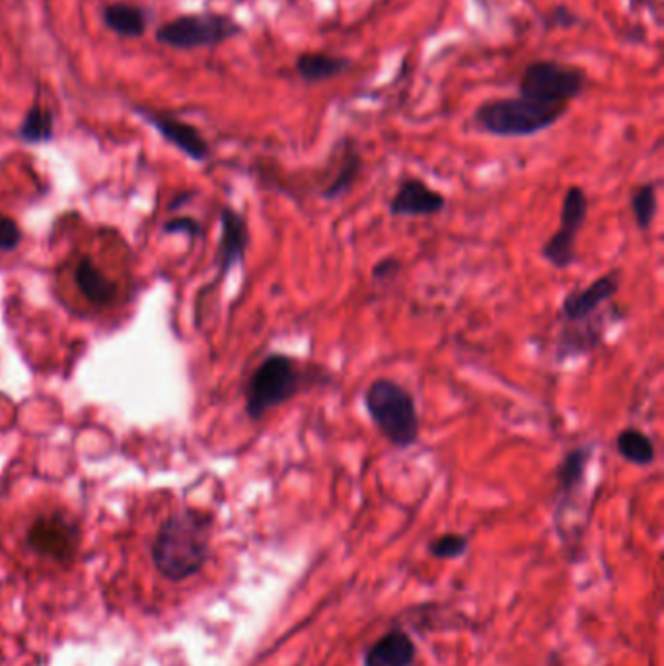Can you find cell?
Wrapping results in <instances>:
<instances>
[{
  "mask_svg": "<svg viewBox=\"0 0 664 666\" xmlns=\"http://www.w3.org/2000/svg\"><path fill=\"white\" fill-rule=\"evenodd\" d=\"M332 380L330 370L322 365H304L289 353H271L259 363L246 384V416L258 423L302 391L332 384Z\"/></svg>",
  "mask_w": 664,
  "mask_h": 666,
  "instance_id": "1",
  "label": "cell"
},
{
  "mask_svg": "<svg viewBox=\"0 0 664 666\" xmlns=\"http://www.w3.org/2000/svg\"><path fill=\"white\" fill-rule=\"evenodd\" d=\"M213 518L185 508L164 520L152 544V561L170 581H185L201 571L208 558Z\"/></svg>",
  "mask_w": 664,
  "mask_h": 666,
  "instance_id": "2",
  "label": "cell"
},
{
  "mask_svg": "<svg viewBox=\"0 0 664 666\" xmlns=\"http://www.w3.org/2000/svg\"><path fill=\"white\" fill-rule=\"evenodd\" d=\"M366 416L394 449L409 450L421 437L416 396L394 378H374L363 391Z\"/></svg>",
  "mask_w": 664,
  "mask_h": 666,
  "instance_id": "3",
  "label": "cell"
},
{
  "mask_svg": "<svg viewBox=\"0 0 664 666\" xmlns=\"http://www.w3.org/2000/svg\"><path fill=\"white\" fill-rule=\"evenodd\" d=\"M569 111L564 104H544L516 98H493L473 111V123L482 133L499 139H526L557 126Z\"/></svg>",
  "mask_w": 664,
  "mask_h": 666,
  "instance_id": "4",
  "label": "cell"
},
{
  "mask_svg": "<svg viewBox=\"0 0 664 666\" xmlns=\"http://www.w3.org/2000/svg\"><path fill=\"white\" fill-rule=\"evenodd\" d=\"M587 88V75L574 65L559 61H534L524 68L518 80V93L528 100L544 104H564L579 98Z\"/></svg>",
  "mask_w": 664,
  "mask_h": 666,
  "instance_id": "5",
  "label": "cell"
},
{
  "mask_svg": "<svg viewBox=\"0 0 664 666\" xmlns=\"http://www.w3.org/2000/svg\"><path fill=\"white\" fill-rule=\"evenodd\" d=\"M242 34V25L225 14H190L170 20L157 30V42L172 50L216 47Z\"/></svg>",
  "mask_w": 664,
  "mask_h": 666,
  "instance_id": "6",
  "label": "cell"
},
{
  "mask_svg": "<svg viewBox=\"0 0 664 666\" xmlns=\"http://www.w3.org/2000/svg\"><path fill=\"white\" fill-rule=\"evenodd\" d=\"M590 201L581 185H571L565 192L559 211V228L542 244L540 258L557 271H565L577 261V241L587 225Z\"/></svg>",
  "mask_w": 664,
  "mask_h": 666,
  "instance_id": "7",
  "label": "cell"
},
{
  "mask_svg": "<svg viewBox=\"0 0 664 666\" xmlns=\"http://www.w3.org/2000/svg\"><path fill=\"white\" fill-rule=\"evenodd\" d=\"M622 289V269H610L587 287L567 292L561 300L559 316L564 322H581L595 316Z\"/></svg>",
  "mask_w": 664,
  "mask_h": 666,
  "instance_id": "8",
  "label": "cell"
},
{
  "mask_svg": "<svg viewBox=\"0 0 664 666\" xmlns=\"http://www.w3.org/2000/svg\"><path fill=\"white\" fill-rule=\"evenodd\" d=\"M28 546L43 558L65 561L78 548V528L61 513L40 517L28 530Z\"/></svg>",
  "mask_w": 664,
  "mask_h": 666,
  "instance_id": "9",
  "label": "cell"
},
{
  "mask_svg": "<svg viewBox=\"0 0 664 666\" xmlns=\"http://www.w3.org/2000/svg\"><path fill=\"white\" fill-rule=\"evenodd\" d=\"M608 316L610 314L598 312L581 322H564L556 340L557 363L587 357L590 353L600 350L607 337L608 322L614 320Z\"/></svg>",
  "mask_w": 664,
  "mask_h": 666,
  "instance_id": "10",
  "label": "cell"
},
{
  "mask_svg": "<svg viewBox=\"0 0 664 666\" xmlns=\"http://www.w3.org/2000/svg\"><path fill=\"white\" fill-rule=\"evenodd\" d=\"M447 208V197L424 182L421 178H406L399 182L388 203L394 218L439 217Z\"/></svg>",
  "mask_w": 664,
  "mask_h": 666,
  "instance_id": "11",
  "label": "cell"
},
{
  "mask_svg": "<svg viewBox=\"0 0 664 666\" xmlns=\"http://www.w3.org/2000/svg\"><path fill=\"white\" fill-rule=\"evenodd\" d=\"M592 456H595V444L585 442V444H577L574 449L567 450L564 459L559 460L556 472H554L557 518L561 517L565 508L569 507L581 493L582 485L587 482V472H589Z\"/></svg>",
  "mask_w": 664,
  "mask_h": 666,
  "instance_id": "12",
  "label": "cell"
},
{
  "mask_svg": "<svg viewBox=\"0 0 664 666\" xmlns=\"http://www.w3.org/2000/svg\"><path fill=\"white\" fill-rule=\"evenodd\" d=\"M137 114L157 129L168 142H172L175 149L182 150L185 157L195 160V162H205L211 157V149L205 137L195 129V127L185 123L182 119L174 116H168L162 111H154L149 108H137Z\"/></svg>",
  "mask_w": 664,
  "mask_h": 666,
  "instance_id": "13",
  "label": "cell"
},
{
  "mask_svg": "<svg viewBox=\"0 0 664 666\" xmlns=\"http://www.w3.org/2000/svg\"><path fill=\"white\" fill-rule=\"evenodd\" d=\"M249 248V228L246 217L225 207L221 211V244H218V267L221 276L231 273L234 266H240Z\"/></svg>",
  "mask_w": 664,
  "mask_h": 666,
  "instance_id": "14",
  "label": "cell"
},
{
  "mask_svg": "<svg viewBox=\"0 0 664 666\" xmlns=\"http://www.w3.org/2000/svg\"><path fill=\"white\" fill-rule=\"evenodd\" d=\"M416 643L401 630H394L373 643L365 653V666H411Z\"/></svg>",
  "mask_w": 664,
  "mask_h": 666,
  "instance_id": "15",
  "label": "cell"
},
{
  "mask_svg": "<svg viewBox=\"0 0 664 666\" xmlns=\"http://www.w3.org/2000/svg\"><path fill=\"white\" fill-rule=\"evenodd\" d=\"M361 174H363V157L353 142H347L330 182L320 190V197L325 203H335V201L347 197L353 192V187L357 185Z\"/></svg>",
  "mask_w": 664,
  "mask_h": 666,
  "instance_id": "16",
  "label": "cell"
},
{
  "mask_svg": "<svg viewBox=\"0 0 664 666\" xmlns=\"http://www.w3.org/2000/svg\"><path fill=\"white\" fill-rule=\"evenodd\" d=\"M101 20L109 32L125 40L142 37L149 25L147 10L129 2H109L101 10Z\"/></svg>",
  "mask_w": 664,
  "mask_h": 666,
  "instance_id": "17",
  "label": "cell"
},
{
  "mask_svg": "<svg viewBox=\"0 0 664 666\" xmlns=\"http://www.w3.org/2000/svg\"><path fill=\"white\" fill-rule=\"evenodd\" d=\"M351 61L347 57H338L322 51H308L297 57L294 68L300 78L308 84L325 83L335 76L343 75L350 71Z\"/></svg>",
  "mask_w": 664,
  "mask_h": 666,
  "instance_id": "18",
  "label": "cell"
},
{
  "mask_svg": "<svg viewBox=\"0 0 664 666\" xmlns=\"http://www.w3.org/2000/svg\"><path fill=\"white\" fill-rule=\"evenodd\" d=\"M75 281L78 284V291L83 292L84 299L92 304L106 307L116 300V283L106 273H101L100 267L96 266L90 258H83L78 261L75 269Z\"/></svg>",
  "mask_w": 664,
  "mask_h": 666,
  "instance_id": "19",
  "label": "cell"
},
{
  "mask_svg": "<svg viewBox=\"0 0 664 666\" xmlns=\"http://www.w3.org/2000/svg\"><path fill=\"white\" fill-rule=\"evenodd\" d=\"M615 452L631 466H653L656 460L655 441L638 427H625L618 433Z\"/></svg>",
  "mask_w": 664,
  "mask_h": 666,
  "instance_id": "20",
  "label": "cell"
},
{
  "mask_svg": "<svg viewBox=\"0 0 664 666\" xmlns=\"http://www.w3.org/2000/svg\"><path fill=\"white\" fill-rule=\"evenodd\" d=\"M631 217L641 233H649L658 217V187L655 182H645L630 193Z\"/></svg>",
  "mask_w": 664,
  "mask_h": 666,
  "instance_id": "21",
  "label": "cell"
},
{
  "mask_svg": "<svg viewBox=\"0 0 664 666\" xmlns=\"http://www.w3.org/2000/svg\"><path fill=\"white\" fill-rule=\"evenodd\" d=\"M53 131H55L53 111L43 108L40 101H34L25 111L22 126L18 129V137H20V141L28 142V144H43L53 139Z\"/></svg>",
  "mask_w": 664,
  "mask_h": 666,
  "instance_id": "22",
  "label": "cell"
},
{
  "mask_svg": "<svg viewBox=\"0 0 664 666\" xmlns=\"http://www.w3.org/2000/svg\"><path fill=\"white\" fill-rule=\"evenodd\" d=\"M470 548V540L465 534H440L439 538L429 544V554L435 559H458L464 556Z\"/></svg>",
  "mask_w": 664,
  "mask_h": 666,
  "instance_id": "23",
  "label": "cell"
},
{
  "mask_svg": "<svg viewBox=\"0 0 664 666\" xmlns=\"http://www.w3.org/2000/svg\"><path fill=\"white\" fill-rule=\"evenodd\" d=\"M401 273V259L396 256H384L378 259L371 271V281L374 284H390Z\"/></svg>",
  "mask_w": 664,
  "mask_h": 666,
  "instance_id": "24",
  "label": "cell"
},
{
  "mask_svg": "<svg viewBox=\"0 0 664 666\" xmlns=\"http://www.w3.org/2000/svg\"><path fill=\"white\" fill-rule=\"evenodd\" d=\"M20 240H22V233L17 223L12 218L0 215V251L17 250Z\"/></svg>",
  "mask_w": 664,
  "mask_h": 666,
  "instance_id": "25",
  "label": "cell"
},
{
  "mask_svg": "<svg viewBox=\"0 0 664 666\" xmlns=\"http://www.w3.org/2000/svg\"><path fill=\"white\" fill-rule=\"evenodd\" d=\"M164 228H167V233H185L190 234L192 238L203 234L200 223L193 221V218H175V221H170Z\"/></svg>",
  "mask_w": 664,
  "mask_h": 666,
  "instance_id": "26",
  "label": "cell"
},
{
  "mask_svg": "<svg viewBox=\"0 0 664 666\" xmlns=\"http://www.w3.org/2000/svg\"><path fill=\"white\" fill-rule=\"evenodd\" d=\"M551 18H554V24L556 25L564 24V28H569V25L575 24V18L571 17V12L564 9V7H559V9L551 14Z\"/></svg>",
  "mask_w": 664,
  "mask_h": 666,
  "instance_id": "27",
  "label": "cell"
}]
</instances>
